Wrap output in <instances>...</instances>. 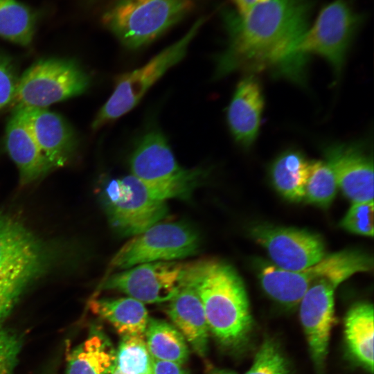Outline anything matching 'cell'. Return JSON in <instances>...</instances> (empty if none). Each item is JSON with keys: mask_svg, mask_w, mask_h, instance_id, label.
I'll use <instances>...</instances> for the list:
<instances>
[{"mask_svg": "<svg viewBox=\"0 0 374 374\" xmlns=\"http://www.w3.org/2000/svg\"><path fill=\"white\" fill-rule=\"evenodd\" d=\"M323 153L346 197L353 203L373 200V161L362 144L332 143Z\"/></svg>", "mask_w": 374, "mask_h": 374, "instance_id": "9a60e30c", "label": "cell"}, {"mask_svg": "<svg viewBox=\"0 0 374 374\" xmlns=\"http://www.w3.org/2000/svg\"><path fill=\"white\" fill-rule=\"evenodd\" d=\"M252 234L275 266L284 270L303 269L326 255L322 238L305 230L261 225L253 229Z\"/></svg>", "mask_w": 374, "mask_h": 374, "instance_id": "4fadbf2b", "label": "cell"}, {"mask_svg": "<svg viewBox=\"0 0 374 374\" xmlns=\"http://www.w3.org/2000/svg\"><path fill=\"white\" fill-rule=\"evenodd\" d=\"M311 6L310 0H267L244 15L228 14V45L217 58L215 75L264 71L305 86L309 57L300 46Z\"/></svg>", "mask_w": 374, "mask_h": 374, "instance_id": "6da1fadb", "label": "cell"}, {"mask_svg": "<svg viewBox=\"0 0 374 374\" xmlns=\"http://www.w3.org/2000/svg\"><path fill=\"white\" fill-rule=\"evenodd\" d=\"M89 78L74 61L44 59L33 64L18 79L15 108L46 107L86 91Z\"/></svg>", "mask_w": 374, "mask_h": 374, "instance_id": "ba28073f", "label": "cell"}, {"mask_svg": "<svg viewBox=\"0 0 374 374\" xmlns=\"http://www.w3.org/2000/svg\"><path fill=\"white\" fill-rule=\"evenodd\" d=\"M152 359L184 364L188 359V344L178 329L168 322L150 318L145 332Z\"/></svg>", "mask_w": 374, "mask_h": 374, "instance_id": "cb8c5ba5", "label": "cell"}, {"mask_svg": "<svg viewBox=\"0 0 374 374\" xmlns=\"http://www.w3.org/2000/svg\"><path fill=\"white\" fill-rule=\"evenodd\" d=\"M113 374H122L116 368Z\"/></svg>", "mask_w": 374, "mask_h": 374, "instance_id": "e575fe53", "label": "cell"}, {"mask_svg": "<svg viewBox=\"0 0 374 374\" xmlns=\"http://www.w3.org/2000/svg\"><path fill=\"white\" fill-rule=\"evenodd\" d=\"M168 302L166 312L175 326L193 350L204 357L208 351L210 331L202 301L184 271L176 294Z\"/></svg>", "mask_w": 374, "mask_h": 374, "instance_id": "ac0fdd59", "label": "cell"}, {"mask_svg": "<svg viewBox=\"0 0 374 374\" xmlns=\"http://www.w3.org/2000/svg\"><path fill=\"white\" fill-rule=\"evenodd\" d=\"M204 19L196 21L178 41L166 48L141 67L121 75L109 98L98 111L92 123L97 130L131 111L150 88L185 56Z\"/></svg>", "mask_w": 374, "mask_h": 374, "instance_id": "52a82bcc", "label": "cell"}, {"mask_svg": "<svg viewBox=\"0 0 374 374\" xmlns=\"http://www.w3.org/2000/svg\"><path fill=\"white\" fill-rule=\"evenodd\" d=\"M338 185L329 166L322 161L310 162L304 199L312 204L327 207L337 193Z\"/></svg>", "mask_w": 374, "mask_h": 374, "instance_id": "4316f807", "label": "cell"}, {"mask_svg": "<svg viewBox=\"0 0 374 374\" xmlns=\"http://www.w3.org/2000/svg\"><path fill=\"white\" fill-rule=\"evenodd\" d=\"M151 374H188L182 364L152 358Z\"/></svg>", "mask_w": 374, "mask_h": 374, "instance_id": "1f68e13d", "label": "cell"}, {"mask_svg": "<svg viewBox=\"0 0 374 374\" xmlns=\"http://www.w3.org/2000/svg\"><path fill=\"white\" fill-rule=\"evenodd\" d=\"M206 374H237L235 372L226 369L214 368Z\"/></svg>", "mask_w": 374, "mask_h": 374, "instance_id": "836d02e7", "label": "cell"}, {"mask_svg": "<svg viewBox=\"0 0 374 374\" xmlns=\"http://www.w3.org/2000/svg\"><path fill=\"white\" fill-rule=\"evenodd\" d=\"M91 311L109 322L122 337L145 335L149 315L144 303L131 297L96 298Z\"/></svg>", "mask_w": 374, "mask_h": 374, "instance_id": "44dd1931", "label": "cell"}, {"mask_svg": "<svg viewBox=\"0 0 374 374\" xmlns=\"http://www.w3.org/2000/svg\"><path fill=\"white\" fill-rule=\"evenodd\" d=\"M266 1L267 0H233L239 15L247 13L257 4Z\"/></svg>", "mask_w": 374, "mask_h": 374, "instance_id": "d6a6232c", "label": "cell"}, {"mask_svg": "<svg viewBox=\"0 0 374 374\" xmlns=\"http://www.w3.org/2000/svg\"><path fill=\"white\" fill-rule=\"evenodd\" d=\"M310 162L300 150L289 148L272 161L270 177L276 189L287 199L299 202L304 199Z\"/></svg>", "mask_w": 374, "mask_h": 374, "instance_id": "603a6c76", "label": "cell"}, {"mask_svg": "<svg viewBox=\"0 0 374 374\" xmlns=\"http://www.w3.org/2000/svg\"><path fill=\"white\" fill-rule=\"evenodd\" d=\"M341 226L361 235H373V200L354 202L343 218Z\"/></svg>", "mask_w": 374, "mask_h": 374, "instance_id": "f1b7e54d", "label": "cell"}, {"mask_svg": "<svg viewBox=\"0 0 374 374\" xmlns=\"http://www.w3.org/2000/svg\"><path fill=\"white\" fill-rule=\"evenodd\" d=\"M63 246L30 229L18 216L0 211V326L21 296L63 263Z\"/></svg>", "mask_w": 374, "mask_h": 374, "instance_id": "3957f363", "label": "cell"}, {"mask_svg": "<svg viewBox=\"0 0 374 374\" xmlns=\"http://www.w3.org/2000/svg\"><path fill=\"white\" fill-rule=\"evenodd\" d=\"M148 374H151V373L150 372V373H148Z\"/></svg>", "mask_w": 374, "mask_h": 374, "instance_id": "d590c367", "label": "cell"}, {"mask_svg": "<svg viewBox=\"0 0 374 374\" xmlns=\"http://www.w3.org/2000/svg\"><path fill=\"white\" fill-rule=\"evenodd\" d=\"M116 368L122 374H148L151 370L152 357L145 335L122 337L116 350Z\"/></svg>", "mask_w": 374, "mask_h": 374, "instance_id": "484cf974", "label": "cell"}, {"mask_svg": "<svg viewBox=\"0 0 374 374\" xmlns=\"http://www.w3.org/2000/svg\"><path fill=\"white\" fill-rule=\"evenodd\" d=\"M373 258L359 250L346 249L325 255L317 263L298 271L275 265L264 267L260 274L265 292L277 302L292 306L300 303L307 290L326 278L341 283L358 272L373 269Z\"/></svg>", "mask_w": 374, "mask_h": 374, "instance_id": "8992f818", "label": "cell"}, {"mask_svg": "<svg viewBox=\"0 0 374 374\" xmlns=\"http://www.w3.org/2000/svg\"><path fill=\"white\" fill-rule=\"evenodd\" d=\"M360 20L359 14L346 0H334L310 24L301 51L308 57L314 54L325 59L338 78Z\"/></svg>", "mask_w": 374, "mask_h": 374, "instance_id": "8fae6325", "label": "cell"}, {"mask_svg": "<svg viewBox=\"0 0 374 374\" xmlns=\"http://www.w3.org/2000/svg\"><path fill=\"white\" fill-rule=\"evenodd\" d=\"M341 282L323 278L312 285L300 301V319L314 364L321 370L327 357L335 322L334 292Z\"/></svg>", "mask_w": 374, "mask_h": 374, "instance_id": "5bb4252c", "label": "cell"}, {"mask_svg": "<svg viewBox=\"0 0 374 374\" xmlns=\"http://www.w3.org/2000/svg\"><path fill=\"white\" fill-rule=\"evenodd\" d=\"M116 360V350L108 337L100 329L92 328L68 355L66 374H113Z\"/></svg>", "mask_w": 374, "mask_h": 374, "instance_id": "ffe728a7", "label": "cell"}, {"mask_svg": "<svg viewBox=\"0 0 374 374\" xmlns=\"http://www.w3.org/2000/svg\"><path fill=\"white\" fill-rule=\"evenodd\" d=\"M244 374H291V370L277 344L267 339L260 346L251 368Z\"/></svg>", "mask_w": 374, "mask_h": 374, "instance_id": "83f0119b", "label": "cell"}, {"mask_svg": "<svg viewBox=\"0 0 374 374\" xmlns=\"http://www.w3.org/2000/svg\"><path fill=\"white\" fill-rule=\"evenodd\" d=\"M19 109L37 144L53 170L73 159L78 140L69 123L46 108Z\"/></svg>", "mask_w": 374, "mask_h": 374, "instance_id": "2e32d148", "label": "cell"}, {"mask_svg": "<svg viewBox=\"0 0 374 374\" xmlns=\"http://www.w3.org/2000/svg\"><path fill=\"white\" fill-rule=\"evenodd\" d=\"M373 307L371 303L355 304L344 321V336L350 356L371 374L373 373Z\"/></svg>", "mask_w": 374, "mask_h": 374, "instance_id": "7402d4cb", "label": "cell"}, {"mask_svg": "<svg viewBox=\"0 0 374 374\" xmlns=\"http://www.w3.org/2000/svg\"><path fill=\"white\" fill-rule=\"evenodd\" d=\"M193 6L192 0H116L103 21L124 46L135 49L161 35Z\"/></svg>", "mask_w": 374, "mask_h": 374, "instance_id": "5b68a950", "label": "cell"}, {"mask_svg": "<svg viewBox=\"0 0 374 374\" xmlns=\"http://www.w3.org/2000/svg\"><path fill=\"white\" fill-rule=\"evenodd\" d=\"M200 247L197 231L183 222H158L125 242L110 262L114 269L159 261H177L196 254Z\"/></svg>", "mask_w": 374, "mask_h": 374, "instance_id": "30bf717a", "label": "cell"}, {"mask_svg": "<svg viewBox=\"0 0 374 374\" xmlns=\"http://www.w3.org/2000/svg\"><path fill=\"white\" fill-rule=\"evenodd\" d=\"M133 176L140 180L155 199H186L201 184L206 173L202 168L181 167L163 134L147 132L138 143L130 161Z\"/></svg>", "mask_w": 374, "mask_h": 374, "instance_id": "277c9868", "label": "cell"}, {"mask_svg": "<svg viewBox=\"0 0 374 374\" xmlns=\"http://www.w3.org/2000/svg\"><path fill=\"white\" fill-rule=\"evenodd\" d=\"M100 197L111 227L123 236L145 231L161 222L168 211L166 202L152 197L132 175L108 181Z\"/></svg>", "mask_w": 374, "mask_h": 374, "instance_id": "9c48e42d", "label": "cell"}, {"mask_svg": "<svg viewBox=\"0 0 374 374\" xmlns=\"http://www.w3.org/2000/svg\"><path fill=\"white\" fill-rule=\"evenodd\" d=\"M184 274L202 301L209 331L223 347L241 349L250 337L253 320L235 269L217 259H203L185 263Z\"/></svg>", "mask_w": 374, "mask_h": 374, "instance_id": "7a4b0ae2", "label": "cell"}, {"mask_svg": "<svg viewBox=\"0 0 374 374\" xmlns=\"http://www.w3.org/2000/svg\"><path fill=\"white\" fill-rule=\"evenodd\" d=\"M35 16L17 0H0V36L21 45L33 39Z\"/></svg>", "mask_w": 374, "mask_h": 374, "instance_id": "d4e9b609", "label": "cell"}, {"mask_svg": "<svg viewBox=\"0 0 374 374\" xmlns=\"http://www.w3.org/2000/svg\"><path fill=\"white\" fill-rule=\"evenodd\" d=\"M21 345L19 335L0 326V374H12Z\"/></svg>", "mask_w": 374, "mask_h": 374, "instance_id": "f546056e", "label": "cell"}, {"mask_svg": "<svg viewBox=\"0 0 374 374\" xmlns=\"http://www.w3.org/2000/svg\"><path fill=\"white\" fill-rule=\"evenodd\" d=\"M265 99L260 82L253 73L238 84L226 112V121L234 141L242 148L249 149L259 131Z\"/></svg>", "mask_w": 374, "mask_h": 374, "instance_id": "e0dca14e", "label": "cell"}, {"mask_svg": "<svg viewBox=\"0 0 374 374\" xmlns=\"http://www.w3.org/2000/svg\"><path fill=\"white\" fill-rule=\"evenodd\" d=\"M5 143L18 168L21 186L32 184L53 170L19 109H15L7 124Z\"/></svg>", "mask_w": 374, "mask_h": 374, "instance_id": "d6986e66", "label": "cell"}, {"mask_svg": "<svg viewBox=\"0 0 374 374\" xmlns=\"http://www.w3.org/2000/svg\"><path fill=\"white\" fill-rule=\"evenodd\" d=\"M17 82L11 60L7 56L0 55V109L12 103Z\"/></svg>", "mask_w": 374, "mask_h": 374, "instance_id": "4dcf8cb0", "label": "cell"}, {"mask_svg": "<svg viewBox=\"0 0 374 374\" xmlns=\"http://www.w3.org/2000/svg\"><path fill=\"white\" fill-rule=\"evenodd\" d=\"M184 265L178 260L137 265L108 276L101 289L123 293L143 303L167 302L180 285Z\"/></svg>", "mask_w": 374, "mask_h": 374, "instance_id": "7c38bea8", "label": "cell"}]
</instances>
